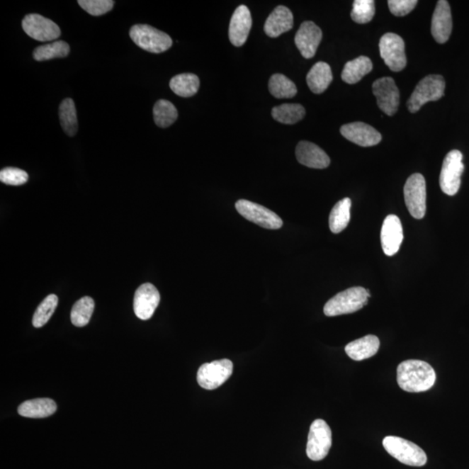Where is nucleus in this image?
<instances>
[{"label":"nucleus","instance_id":"nucleus-1","mask_svg":"<svg viewBox=\"0 0 469 469\" xmlns=\"http://www.w3.org/2000/svg\"><path fill=\"white\" fill-rule=\"evenodd\" d=\"M397 378L402 390L409 393H420L434 385L436 374L426 361L407 360L399 364Z\"/></svg>","mask_w":469,"mask_h":469},{"label":"nucleus","instance_id":"nucleus-2","mask_svg":"<svg viewBox=\"0 0 469 469\" xmlns=\"http://www.w3.org/2000/svg\"><path fill=\"white\" fill-rule=\"evenodd\" d=\"M370 297V291L363 287L349 288L329 299L324 307V312L327 317L356 312L368 305Z\"/></svg>","mask_w":469,"mask_h":469},{"label":"nucleus","instance_id":"nucleus-3","mask_svg":"<svg viewBox=\"0 0 469 469\" xmlns=\"http://www.w3.org/2000/svg\"><path fill=\"white\" fill-rule=\"evenodd\" d=\"M383 447L400 463L411 467H422L426 463L428 457L424 449L414 442L398 436H386L383 441Z\"/></svg>","mask_w":469,"mask_h":469},{"label":"nucleus","instance_id":"nucleus-4","mask_svg":"<svg viewBox=\"0 0 469 469\" xmlns=\"http://www.w3.org/2000/svg\"><path fill=\"white\" fill-rule=\"evenodd\" d=\"M445 80L441 75H429L422 79L407 100V109L411 113H417L425 103L437 101L444 96Z\"/></svg>","mask_w":469,"mask_h":469},{"label":"nucleus","instance_id":"nucleus-5","mask_svg":"<svg viewBox=\"0 0 469 469\" xmlns=\"http://www.w3.org/2000/svg\"><path fill=\"white\" fill-rule=\"evenodd\" d=\"M130 36L138 47L152 53H162L172 46L167 33L148 25H135L130 30Z\"/></svg>","mask_w":469,"mask_h":469},{"label":"nucleus","instance_id":"nucleus-6","mask_svg":"<svg viewBox=\"0 0 469 469\" xmlns=\"http://www.w3.org/2000/svg\"><path fill=\"white\" fill-rule=\"evenodd\" d=\"M332 432L329 426L322 419L311 424L306 453L310 460L318 461L325 458L332 448Z\"/></svg>","mask_w":469,"mask_h":469},{"label":"nucleus","instance_id":"nucleus-7","mask_svg":"<svg viewBox=\"0 0 469 469\" xmlns=\"http://www.w3.org/2000/svg\"><path fill=\"white\" fill-rule=\"evenodd\" d=\"M463 153L453 149L448 153L442 164L440 175V186L448 196H455L460 186V176L464 171Z\"/></svg>","mask_w":469,"mask_h":469},{"label":"nucleus","instance_id":"nucleus-8","mask_svg":"<svg viewBox=\"0 0 469 469\" xmlns=\"http://www.w3.org/2000/svg\"><path fill=\"white\" fill-rule=\"evenodd\" d=\"M233 373V363L222 359L203 364L198 371V383L207 390H213L227 382Z\"/></svg>","mask_w":469,"mask_h":469},{"label":"nucleus","instance_id":"nucleus-9","mask_svg":"<svg viewBox=\"0 0 469 469\" xmlns=\"http://www.w3.org/2000/svg\"><path fill=\"white\" fill-rule=\"evenodd\" d=\"M380 55L391 71L399 72L407 65L405 44L397 34L388 33L380 40Z\"/></svg>","mask_w":469,"mask_h":469},{"label":"nucleus","instance_id":"nucleus-10","mask_svg":"<svg viewBox=\"0 0 469 469\" xmlns=\"http://www.w3.org/2000/svg\"><path fill=\"white\" fill-rule=\"evenodd\" d=\"M236 209L241 216L264 229L278 230L283 225L282 218L278 214L248 200H238Z\"/></svg>","mask_w":469,"mask_h":469},{"label":"nucleus","instance_id":"nucleus-11","mask_svg":"<svg viewBox=\"0 0 469 469\" xmlns=\"http://www.w3.org/2000/svg\"><path fill=\"white\" fill-rule=\"evenodd\" d=\"M426 181L420 173L407 179L405 186V199L407 210L415 219L424 218L426 213Z\"/></svg>","mask_w":469,"mask_h":469},{"label":"nucleus","instance_id":"nucleus-12","mask_svg":"<svg viewBox=\"0 0 469 469\" xmlns=\"http://www.w3.org/2000/svg\"><path fill=\"white\" fill-rule=\"evenodd\" d=\"M22 28L29 37L40 42L55 40L61 35L56 23L36 13L29 14L23 19Z\"/></svg>","mask_w":469,"mask_h":469},{"label":"nucleus","instance_id":"nucleus-13","mask_svg":"<svg viewBox=\"0 0 469 469\" xmlns=\"http://www.w3.org/2000/svg\"><path fill=\"white\" fill-rule=\"evenodd\" d=\"M372 88L380 111L388 116H393L397 113L400 103V92L394 79L388 77L379 79L373 84Z\"/></svg>","mask_w":469,"mask_h":469},{"label":"nucleus","instance_id":"nucleus-14","mask_svg":"<svg viewBox=\"0 0 469 469\" xmlns=\"http://www.w3.org/2000/svg\"><path fill=\"white\" fill-rule=\"evenodd\" d=\"M160 303V294L152 283H145L138 288L134 297V312L141 320L152 318Z\"/></svg>","mask_w":469,"mask_h":469},{"label":"nucleus","instance_id":"nucleus-15","mask_svg":"<svg viewBox=\"0 0 469 469\" xmlns=\"http://www.w3.org/2000/svg\"><path fill=\"white\" fill-rule=\"evenodd\" d=\"M322 38V30L314 22H303L295 37V43L305 59L316 55Z\"/></svg>","mask_w":469,"mask_h":469},{"label":"nucleus","instance_id":"nucleus-16","mask_svg":"<svg viewBox=\"0 0 469 469\" xmlns=\"http://www.w3.org/2000/svg\"><path fill=\"white\" fill-rule=\"evenodd\" d=\"M340 132L346 140L363 147H371L378 145L383 140L382 135L378 130L363 122L344 125L341 127Z\"/></svg>","mask_w":469,"mask_h":469},{"label":"nucleus","instance_id":"nucleus-17","mask_svg":"<svg viewBox=\"0 0 469 469\" xmlns=\"http://www.w3.org/2000/svg\"><path fill=\"white\" fill-rule=\"evenodd\" d=\"M403 240V229L401 220L395 215H388L380 230V243L383 252L388 256L395 255Z\"/></svg>","mask_w":469,"mask_h":469},{"label":"nucleus","instance_id":"nucleus-18","mask_svg":"<svg viewBox=\"0 0 469 469\" xmlns=\"http://www.w3.org/2000/svg\"><path fill=\"white\" fill-rule=\"evenodd\" d=\"M252 18L246 6H238L234 11L230 23L229 38L232 44L237 47L244 45L251 32Z\"/></svg>","mask_w":469,"mask_h":469},{"label":"nucleus","instance_id":"nucleus-19","mask_svg":"<svg viewBox=\"0 0 469 469\" xmlns=\"http://www.w3.org/2000/svg\"><path fill=\"white\" fill-rule=\"evenodd\" d=\"M452 28L451 6L446 0H440L434 11L431 23V33L434 40L439 44L446 43L451 35Z\"/></svg>","mask_w":469,"mask_h":469},{"label":"nucleus","instance_id":"nucleus-20","mask_svg":"<svg viewBox=\"0 0 469 469\" xmlns=\"http://www.w3.org/2000/svg\"><path fill=\"white\" fill-rule=\"evenodd\" d=\"M298 162L307 167L325 169L329 166L330 159L324 149L310 142L301 141L295 149Z\"/></svg>","mask_w":469,"mask_h":469},{"label":"nucleus","instance_id":"nucleus-21","mask_svg":"<svg viewBox=\"0 0 469 469\" xmlns=\"http://www.w3.org/2000/svg\"><path fill=\"white\" fill-rule=\"evenodd\" d=\"M294 18L286 6H279L272 11L264 25V32L269 37L278 38L293 28Z\"/></svg>","mask_w":469,"mask_h":469},{"label":"nucleus","instance_id":"nucleus-22","mask_svg":"<svg viewBox=\"0 0 469 469\" xmlns=\"http://www.w3.org/2000/svg\"><path fill=\"white\" fill-rule=\"evenodd\" d=\"M379 348V338L374 334H368L346 345L345 352L354 361H363L374 356Z\"/></svg>","mask_w":469,"mask_h":469},{"label":"nucleus","instance_id":"nucleus-23","mask_svg":"<svg viewBox=\"0 0 469 469\" xmlns=\"http://www.w3.org/2000/svg\"><path fill=\"white\" fill-rule=\"evenodd\" d=\"M57 410L55 401L49 398L29 400L18 407V414L26 418H45L51 417Z\"/></svg>","mask_w":469,"mask_h":469},{"label":"nucleus","instance_id":"nucleus-24","mask_svg":"<svg viewBox=\"0 0 469 469\" xmlns=\"http://www.w3.org/2000/svg\"><path fill=\"white\" fill-rule=\"evenodd\" d=\"M306 79L310 91L315 94H321L332 82V68L325 62H318L310 69Z\"/></svg>","mask_w":469,"mask_h":469},{"label":"nucleus","instance_id":"nucleus-25","mask_svg":"<svg viewBox=\"0 0 469 469\" xmlns=\"http://www.w3.org/2000/svg\"><path fill=\"white\" fill-rule=\"evenodd\" d=\"M372 69L373 64L371 59L361 56L346 63L341 72V79L349 84L358 83L364 76L372 71Z\"/></svg>","mask_w":469,"mask_h":469},{"label":"nucleus","instance_id":"nucleus-26","mask_svg":"<svg viewBox=\"0 0 469 469\" xmlns=\"http://www.w3.org/2000/svg\"><path fill=\"white\" fill-rule=\"evenodd\" d=\"M200 86V80L193 73H182L173 78L170 82V87L175 94L183 98H190L198 94Z\"/></svg>","mask_w":469,"mask_h":469},{"label":"nucleus","instance_id":"nucleus-27","mask_svg":"<svg viewBox=\"0 0 469 469\" xmlns=\"http://www.w3.org/2000/svg\"><path fill=\"white\" fill-rule=\"evenodd\" d=\"M351 200L346 198L334 206L329 215V229L334 234L343 232L351 220Z\"/></svg>","mask_w":469,"mask_h":469},{"label":"nucleus","instance_id":"nucleus-28","mask_svg":"<svg viewBox=\"0 0 469 469\" xmlns=\"http://www.w3.org/2000/svg\"><path fill=\"white\" fill-rule=\"evenodd\" d=\"M305 109L299 103H283L272 109L275 120L286 125H294L305 116Z\"/></svg>","mask_w":469,"mask_h":469},{"label":"nucleus","instance_id":"nucleus-29","mask_svg":"<svg viewBox=\"0 0 469 469\" xmlns=\"http://www.w3.org/2000/svg\"><path fill=\"white\" fill-rule=\"evenodd\" d=\"M60 119L64 132L69 137L76 135L79 124L75 103L72 98H65L60 106Z\"/></svg>","mask_w":469,"mask_h":469},{"label":"nucleus","instance_id":"nucleus-30","mask_svg":"<svg viewBox=\"0 0 469 469\" xmlns=\"http://www.w3.org/2000/svg\"><path fill=\"white\" fill-rule=\"evenodd\" d=\"M153 117L157 126L161 128H167L174 124L178 119L179 113L172 103L168 100L160 99L154 106Z\"/></svg>","mask_w":469,"mask_h":469},{"label":"nucleus","instance_id":"nucleus-31","mask_svg":"<svg viewBox=\"0 0 469 469\" xmlns=\"http://www.w3.org/2000/svg\"><path fill=\"white\" fill-rule=\"evenodd\" d=\"M69 53H70V46L67 42L60 40L38 46L33 52V57L37 61H46L62 59V57H67Z\"/></svg>","mask_w":469,"mask_h":469},{"label":"nucleus","instance_id":"nucleus-32","mask_svg":"<svg viewBox=\"0 0 469 469\" xmlns=\"http://www.w3.org/2000/svg\"><path fill=\"white\" fill-rule=\"evenodd\" d=\"M269 90L276 98H291L298 94L295 84L283 74L271 76L269 82Z\"/></svg>","mask_w":469,"mask_h":469},{"label":"nucleus","instance_id":"nucleus-33","mask_svg":"<svg viewBox=\"0 0 469 469\" xmlns=\"http://www.w3.org/2000/svg\"><path fill=\"white\" fill-rule=\"evenodd\" d=\"M95 303L90 297H84L73 305L71 312V320L76 327H84L89 324L94 313Z\"/></svg>","mask_w":469,"mask_h":469},{"label":"nucleus","instance_id":"nucleus-34","mask_svg":"<svg viewBox=\"0 0 469 469\" xmlns=\"http://www.w3.org/2000/svg\"><path fill=\"white\" fill-rule=\"evenodd\" d=\"M57 303H59V298L56 295H49L47 298H45L34 313L33 324L35 328H41L47 324L55 313Z\"/></svg>","mask_w":469,"mask_h":469},{"label":"nucleus","instance_id":"nucleus-35","mask_svg":"<svg viewBox=\"0 0 469 469\" xmlns=\"http://www.w3.org/2000/svg\"><path fill=\"white\" fill-rule=\"evenodd\" d=\"M375 2L373 0H356L353 4L351 18L357 24H367L374 18Z\"/></svg>","mask_w":469,"mask_h":469},{"label":"nucleus","instance_id":"nucleus-36","mask_svg":"<svg viewBox=\"0 0 469 469\" xmlns=\"http://www.w3.org/2000/svg\"><path fill=\"white\" fill-rule=\"evenodd\" d=\"M79 5L92 16H101L113 10L114 1L111 0H79Z\"/></svg>","mask_w":469,"mask_h":469},{"label":"nucleus","instance_id":"nucleus-37","mask_svg":"<svg viewBox=\"0 0 469 469\" xmlns=\"http://www.w3.org/2000/svg\"><path fill=\"white\" fill-rule=\"evenodd\" d=\"M29 176L21 169L7 167L0 171V181L9 186H18L28 182Z\"/></svg>","mask_w":469,"mask_h":469},{"label":"nucleus","instance_id":"nucleus-38","mask_svg":"<svg viewBox=\"0 0 469 469\" xmlns=\"http://www.w3.org/2000/svg\"><path fill=\"white\" fill-rule=\"evenodd\" d=\"M417 4V0H390L388 1L391 13L397 17L406 16L414 9Z\"/></svg>","mask_w":469,"mask_h":469}]
</instances>
